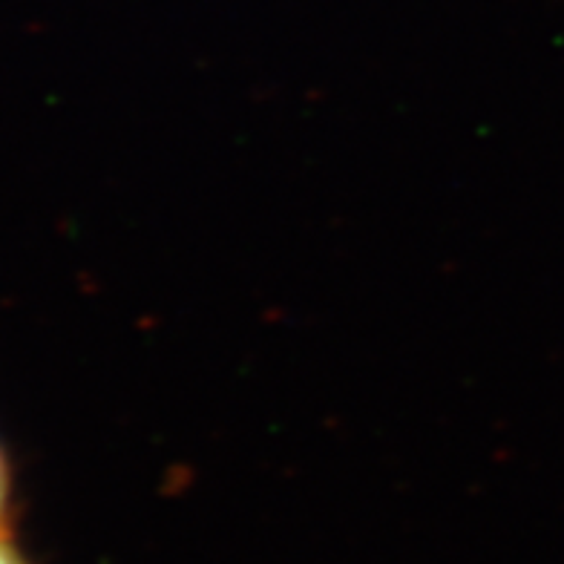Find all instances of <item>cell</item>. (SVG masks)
I'll use <instances>...</instances> for the list:
<instances>
[{
	"mask_svg": "<svg viewBox=\"0 0 564 564\" xmlns=\"http://www.w3.org/2000/svg\"><path fill=\"white\" fill-rule=\"evenodd\" d=\"M7 505H9V467L3 453H0V521H3V516H7Z\"/></svg>",
	"mask_w": 564,
	"mask_h": 564,
	"instance_id": "6da1fadb",
	"label": "cell"
},
{
	"mask_svg": "<svg viewBox=\"0 0 564 564\" xmlns=\"http://www.w3.org/2000/svg\"><path fill=\"white\" fill-rule=\"evenodd\" d=\"M0 564H30V562H26V558H23L12 544H7L3 539H0Z\"/></svg>",
	"mask_w": 564,
	"mask_h": 564,
	"instance_id": "7a4b0ae2",
	"label": "cell"
}]
</instances>
